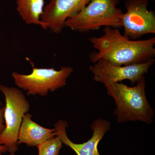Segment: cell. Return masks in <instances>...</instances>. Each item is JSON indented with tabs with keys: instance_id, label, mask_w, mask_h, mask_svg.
Segmentation results:
<instances>
[{
	"instance_id": "5bb4252c",
	"label": "cell",
	"mask_w": 155,
	"mask_h": 155,
	"mask_svg": "<svg viewBox=\"0 0 155 155\" xmlns=\"http://www.w3.org/2000/svg\"><path fill=\"white\" fill-rule=\"evenodd\" d=\"M8 152L7 148L3 145L0 144V153L4 154Z\"/></svg>"
},
{
	"instance_id": "ba28073f",
	"label": "cell",
	"mask_w": 155,
	"mask_h": 155,
	"mask_svg": "<svg viewBox=\"0 0 155 155\" xmlns=\"http://www.w3.org/2000/svg\"><path fill=\"white\" fill-rule=\"evenodd\" d=\"M91 0H50L45 6L41 21L45 29L61 33L66 27V20L75 16Z\"/></svg>"
},
{
	"instance_id": "8fae6325",
	"label": "cell",
	"mask_w": 155,
	"mask_h": 155,
	"mask_svg": "<svg viewBox=\"0 0 155 155\" xmlns=\"http://www.w3.org/2000/svg\"><path fill=\"white\" fill-rule=\"evenodd\" d=\"M17 11L24 22L28 25H39L45 29L41 21L44 12V0H16Z\"/></svg>"
},
{
	"instance_id": "52a82bcc",
	"label": "cell",
	"mask_w": 155,
	"mask_h": 155,
	"mask_svg": "<svg viewBox=\"0 0 155 155\" xmlns=\"http://www.w3.org/2000/svg\"><path fill=\"white\" fill-rule=\"evenodd\" d=\"M154 62V58H152L141 64L116 66L101 59L91 66L89 69L93 74V80L103 84L105 86L125 80L130 81L134 84L147 73Z\"/></svg>"
},
{
	"instance_id": "3957f363",
	"label": "cell",
	"mask_w": 155,
	"mask_h": 155,
	"mask_svg": "<svg viewBox=\"0 0 155 155\" xmlns=\"http://www.w3.org/2000/svg\"><path fill=\"white\" fill-rule=\"evenodd\" d=\"M120 1L91 0L78 14L66 20V27L81 33L99 30L103 26L122 28L123 13L116 8Z\"/></svg>"
},
{
	"instance_id": "4fadbf2b",
	"label": "cell",
	"mask_w": 155,
	"mask_h": 155,
	"mask_svg": "<svg viewBox=\"0 0 155 155\" xmlns=\"http://www.w3.org/2000/svg\"><path fill=\"white\" fill-rule=\"evenodd\" d=\"M2 102L0 101V134L3 132L5 127V125H4V111L5 107H2Z\"/></svg>"
},
{
	"instance_id": "277c9868",
	"label": "cell",
	"mask_w": 155,
	"mask_h": 155,
	"mask_svg": "<svg viewBox=\"0 0 155 155\" xmlns=\"http://www.w3.org/2000/svg\"><path fill=\"white\" fill-rule=\"evenodd\" d=\"M0 91L5 95L6 102L5 127L0 134V144L5 146L8 152L15 153L18 150V134L22 119L29 112L30 104L23 92L17 87L0 84Z\"/></svg>"
},
{
	"instance_id": "8992f818",
	"label": "cell",
	"mask_w": 155,
	"mask_h": 155,
	"mask_svg": "<svg viewBox=\"0 0 155 155\" xmlns=\"http://www.w3.org/2000/svg\"><path fill=\"white\" fill-rule=\"evenodd\" d=\"M148 0H127L126 11L122 14L121 25L124 27V35L135 40L143 35L155 33V13L149 11Z\"/></svg>"
},
{
	"instance_id": "9c48e42d",
	"label": "cell",
	"mask_w": 155,
	"mask_h": 155,
	"mask_svg": "<svg viewBox=\"0 0 155 155\" xmlns=\"http://www.w3.org/2000/svg\"><path fill=\"white\" fill-rule=\"evenodd\" d=\"M68 124L66 121L60 120L54 125L57 136L62 143L72 149L77 155H100L98 145L105 134L110 129L111 124L107 120L99 118L91 125L93 132L91 138L85 142L76 143L71 141L67 133Z\"/></svg>"
},
{
	"instance_id": "7c38bea8",
	"label": "cell",
	"mask_w": 155,
	"mask_h": 155,
	"mask_svg": "<svg viewBox=\"0 0 155 155\" xmlns=\"http://www.w3.org/2000/svg\"><path fill=\"white\" fill-rule=\"evenodd\" d=\"M63 144L60 138L56 136L36 147L38 155H59Z\"/></svg>"
},
{
	"instance_id": "6da1fadb",
	"label": "cell",
	"mask_w": 155,
	"mask_h": 155,
	"mask_svg": "<svg viewBox=\"0 0 155 155\" xmlns=\"http://www.w3.org/2000/svg\"><path fill=\"white\" fill-rule=\"evenodd\" d=\"M101 37L89 38L93 47L89 58L93 63L101 59L112 65L125 66L145 63L155 57V37L144 40L129 39L118 28L105 27Z\"/></svg>"
},
{
	"instance_id": "7a4b0ae2",
	"label": "cell",
	"mask_w": 155,
	"mask_h": 155,
	"mask_svg": "<svg viewBox=\"0 0 155 155\" xmlns=\"http://www.w3.org/2000/svg\"><path fill=\"white\" fill-rule=\"evenodd\" d=\"M107 94L115 101L114 111L117 122L120 123L140 121L147 124L153 123L154 112L146 95L144 75L135 86H127L122 82L105 86Z\"/></svg>"
},
{
	"instance_id": "30bf717a",
	"label": "cell",
	"mask_w": 155,
	"mask_h": 155,
	"mask_svg": "<svg viewBox=\"0 0 155 155\" xmlns=\"http://www.w3.org/2000/svg\"><path fill=\"white\" fill-rule=\"evenodd\" d=\"M57 136L55 129L41 126L31 119V116L24 115L18 134V145L25 143L28 147H37Z\"/></svg>"
},
{
	"instance_id": "9a60e30c",
	"label": "cell",
	"mask_w": 155,
	"mask_h": 155,
	"mask_svg": "<svg viewBox=\"0 0 155 155\" xmlns=\"http://www.w3.org/2000/svg\"><path fill=\"white\" fill-rule=\"evenodd\" d=\"M3 154L0 153V155H2ZM8 155H15V153H10Z\"/></svg>"
},
{
	"instance_id": "5b68a950",
	"label": "cell",
	"mask_w": 155,
	"mask_h": 155,
	"mask_svg": "<svg viewBox=\"0 0 155 155\" xmlns=\"http://www.w3.org/2000/svg\"><path fill=\"white\" fill-rule=\"evenodd\" d=\"M70 67H61L59 70L51 68H38L33 66L28 75L17 72L12 73L15 84L26 91L27 95L46 96L49 91L54 92L66 86L67 81L73 72Z\"/></svg>"
}]
</instances>
